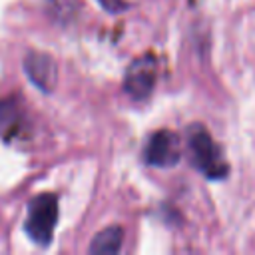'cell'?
Instances as JSON below:
<instances>
[{"mask_svg":"<svg viewBox=\"0 0 255 255\" xmlns=\"http://www.w3.org/2000/svg\"><path fill=\"white\" fill-rule=\"evenodd\" d=\"M157 80V60L151 52L135 58L126 76H124V92L131 100H145Z\"/></svg>","mask_w":255,"mask_h":255,"instance_id":"cell-3","label":"cell"},{"mask_svg":"<svg viewBox=\"0 0 255 255\" xmlns=\"http://www.w3.org/2000/svg\"><path fill=\"white\" fill-rule=\"evenodd\" d=\"M179 157H181L179 137L171 129L155 131L143 149V161L155 167H171L179 161Z\"/></svg>","mask_w":255,"mask_h":255,"instance_id":"cell-4","label":"cell"},{"mask_svg":"<svg viewBox=\"0 0 255 255\" xmlns=\"http://www.w3.org/2000/svg\"><path fill=\"white\" fill-rule=\"evenodd\" d=\"M58 223V195L54 193H40L28 205V215L24 221L26 235L36 243L46 247Z\"/></svg>","mask_w":255,"mask_h":255,"instance_id":"cell-2","label":"cell"},{"mask_svg":"<svg viewBox=\"0 0 255 255\" xmlns=\"http://www.w3.org/2000/svg\"><path fill=\"white\" fill-rule=\"evenodd\" d=\"M100 4L108 10V12H120V10H126L128 4L124 0H100Z\"/></svg>","mask_w":255,"mask_h":255,"instance_id":"cell-7","label":"cell"},{"mask_svg":"<svg viewBox=\"0 0 255 255\" xmlns=\"http://www.w3.org/2000/svg\"><path fill=\"white\" fill-rule=\"evenodd\" d=\"M187 149L191 155V163L207 179L227 177L229 165L223 157V151L201 124H193L187 128Z\"/></svg>","mask_w":255,"mask_h":255,"instance_id":"cell-1","label":"cell"},{"mask_svg":"<svg viewBox=\"0 0 255 255\" xmlns=\"http://www.w3.org/2000/svg\"><path fill=\"white\" fill-rule=\"evenodd\" d=\"M24 72L34 86H38L44 92H52L56 84V64L48 54L30 52L24 60Z\"/></svg>","mask_w":255,"mask_h":255,"instance_id":"cell-5","label":"cell"},{"mask_svg":"<svg viewBox=\"0 0 255 255\" xmlns=\"http://www.w3.org/2000/svg\"><path fill=\"white\" fill-rule=\"evenodd\" d=\"M122 239H124V229L118 225L106 227L102 229L90 243V253L96 255H114L120 251L122 247Z\"/></svg>","mask_w":255,"mask_h":255,"instance_id":"cell-6","label":"cell"}]
</instances>
